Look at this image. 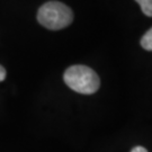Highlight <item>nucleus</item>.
<instances>
[{"label":"nucleus","instance_id":"obj_6","mask_svg":"<svg viewBox=\"0 0 152 152\" xmlns=\"http://www.w3.org/2000/svg\"><path fill=\"white\" fill-rule=\"evenodd\" d=\"M131 152H148V151H147V149L143 147H135L132 149Z\"/></svg>","mask_w":152,"mask_h":152},{"label":"nucleus","instance_id":"obj_3","mask_svg":"<svg viewBox=\"0 0 152 152\" xmlns=\"http://www.w3.org/2000/svg\"><path fill=\"white\" fill-rule=\"evenodd\" d=\"M141 46L147 51H152V27L141 38Z\"/></svg>","mask_w":152,"mask_h":152},{"label":"nucleus","instance_id":"obj_4","mask_svg":"<svg viewBox=\"0 0 152 152\" xmlns=\"http://www.w3.org/2000/svg\"><path fill=\"white\" fill-rule=\"evenodd\" d=\"M141 6V9L144 15L148 17H152V0H135Z\"/></svg>","mask_w":152,"mask_h":152},{"label":"nucleus","instance_id":"obj_2","mask_svg":"<svg viewBox=\"0 0 152 152\" xmlns=\"http://www.w3.org/2000/svg\"><path fill=\"white\" fill-rule=\"evenodd\" d=\"M37 20L45 28L58 31L65 28L72 23L73 12L62 2L49 1L38 9Z\"/></svg>","mask_w":152,"mask_h":152},{"label":"nucleus","instance_id":"obj_5","mask_svg":"<svg viewBox=\"0 0 152 152\" xmlns=\"http://www.w3.org/2000/svg\"><path fill=\"white\" fill-rule=\"evenodd\" d=\"M6 70H5V68L4 66H1L0 65V82L1 81H4L5 80V78H6Z\"/></svg>","mask_w":152,"mask_h":152},{"label":"nucleus","instance_id":"obj_1","mask_svg":"<svg viewBox=\"0 0 152 152\" xmlns=\"http://www.w3.org/2000/svg\"><path fill=\"white\" fill-rule=\"evenodd\" d=\"M63 79L68 87L83 95L95 94L100 86L98 75L86 65H72L68 68Z\"/></svg>","mask_w":152,"mask_h":152}]
</instances>
